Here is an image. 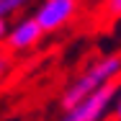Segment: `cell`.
I'll return each instance as SVG.
<instances>
[{
    "label": "cell",
    "mask_w": 121,
    "mask_h": 121,
    "mask_svg": "<svg viewBox=\"0 0 121 121\" xmlns=\"http://www.w3.org/2000/svg\"><path fill=\"white\" fill-rule=\"evenodd\" d=\"M119 75H121V54H119V52L103 54V57L93 59V62H90V65H88V67H85V70H82V72L62 90V95H59L62 111L72 108L75 103H80L82 98L93 95L95 90L111 85V82H116Z\"/></svg>",
    "instance_id": "cell-1"
},
{
    "label": "cell",
    "mask_w": 121,
    "mask_h": 121,
    "mask_svg": "<svg viewBox=\"0 0 121 121\" xmlns=\"http://www.w3.org/2000/svg\"><path fill=\"white\" fill-rule=\"evenodd\" d=\"M116 90H119L116 82H111V85L95 90L93 95L82 98L80 103H75L72 108H67V111L62 113V119H59V121H103V119H106V113L113 108Z\"/></svg>",
    "instance_id": "cell-2"
},
{
    "label": "cell",
    "mask_w": 121,
    "mask_h": 121,
    "mask_svg": "<svg viewBox=\"0 0 121 121\" xmlns=\"http://www.w3.org/2000/svg\"><path fill=\"white\" fill-rule=\"evenodd\" d=\"M75 13H77V0H41L34 10V18L44 34H52L67 26L75 18Z\"/></svg>",
    "instance_id": "cell-3"
},
{
    "label": "cell",
    "mask_w": 121,
    "mask_h": 121,
    "mask_svg": "<svg viewBox=\"0 0 121 121\" xmlns=\"http://www.w3.org/2000/svg\"><path fill=\"white\" fill-rule=\"evenodd\" d=\"M41 36H44V31H41V26L36 23V18L34 16H23V18L13 21V26H8L3 44L10 52H26V49L36 47L41 41Z\"/></svg>",
    "instance_id": "cell-4"
},
{
    "label": "cell",
    "mask_w": 121,
    "mask_h": 121,
    "mask_svg": "<svg viewBox=\"0 0 121 121\" xmlns=\"http://www.w3.org/2000/svg\"><path fill=\"white\" fill-rule=\"evenodd\" d=\"M28 0H0V21H8L16 10H21Z\"/></svg>",
    "instance_id": "cell-5"
},
{
    "label": "cell",
    "mask_w": 121,
    "mask_h": 121,
    "mask_svg": "<svg viewBox=\"0 0 121 121\" xmlns=\"http://www.w3.org/2000/svg\"><path fill=\"white\" fill-rule=\"evenodd\" d=\"M103 10H106L108 18H121V0H106Z\"/></svg>",
    "instance_id": "cell-6"
},
{
    "label": "cell",
    "mask_w": 121,
    "mask_h": 121,
    "mask_svg": "<svg viewBox=\"0 0 121 121\" xmlns=\"http://www.w3.org/2000/svg\"><path fill=\"white\" fill-rule=\"evenodd\" d=\"M113 113H116V121H121V88L116 90V98H113Z\"/></svg>",
    "instance_id": "cell-7"
},
{
    "label": "cell",
    "mask_w": 121,
    "mask_h": 121,
    "mask_svg": "<svg viewBox=\"0 0 121 121\" xmlns=\"http://www.w3.org/2000/svg\"><path fill=\"white\" fill-rule=\"evenodd\" d=\"M8 67H10V59H8L5 54H0V80L5 77V72H8Z\"/></svg>",
    "instance_id": "cell-8"
},
{
    "label": "cell",
    "mask_w": 121,
    "mask_h": 121,
    "mask_svg": "<svg viewBox=\"0 0 121 121\" xmlns=\"http://www.w3.org/2000/svg\"><path fill=\"white\" fill-rule=\"evenodd\" d=\"M5 31H8V21H0V44L5 41Z\"/></svg>",
    "instance_id": "cell-9"
}]
</instances>
